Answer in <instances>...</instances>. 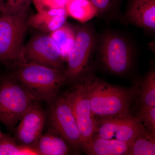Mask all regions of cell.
I'll list each match as a JSON object with an SVG mask.
<instances>
[{
    "mask_svg": "<svg viewBox=\"0 0 155 155\" xmlns=\"http://www.w3.org/2000/svg\"><path fill=\"white\" fill-rule=\"evenodd\" d=\"M133 38L125 32L107 29L97 34L95 55L103 68L119 76L132 70L137 53Z\"/></svg>",
    "mask_w": 155,
    "mask_h": 155,
    "instance_id": "1",
    "label": "cell"
},
{
    "mask_svg": "<svg viewBox=\"0 0 155 155\" xmlns=\"http://www.w3.org/2000/svg\"><path fill=\"white\" fill-rule=\"evenodd\" d=\"M82 77L88 90L92 111L96 118L129 114L131 103L138 92L137 85L131 88H123L87 74Z\"/></svg>",
    "mask_w": 155,
    "mask_h": 155,
    "instance_id": "2",
    "label": "cell"
},
{
    "mask_svg": "<svg viewBox=\"0 0 155 155\" xmlns=\"http://www.w3.org/2000/svg\"><path fill=\"white\" fill-rule=\"evenodd\" d=\"M13 77L38 101L52 102L67 82L64 72L33 63L17 65Z\"/></svg>",
    "mask_w": 155,
    "mask_h": 155,
    "instance_id": "3",
    "label": "cell"
},
{
    "mask_svg": "<svg viewBox=\"0 0 155 155\" xmlns=\"http://www.w3.org/2000/svg\"><path fill=\"white\" fill-rule=\"evenodd\" d=\"M27 12L0 15V61L17 65L24 63L22 53L28 25Z\"/></svg>",
    "mask_w": 155,
    "mask_h": 155,
    "instance_id": "4",
    "label": "cell"
},
{
    "mask_svg": "<svg viewBox=\"0 0 155 155\" xmlns=\"http://www.w3.org/2000/svg\"><path fill=\"white\" fill-rule=\"evenodd\" d=\"M14 77L0 82V122L13 130L26 111L38 104Z\"/></svg>",
    "mask_w": 155,
    "mask_h": 155,
    "instance_id": "5",
    "label": "cell"
},
{
    "mask_svg": "<svg viewBox=\"0 0 155 155\" xmlns=\"http://www.w3.org/2000/svg\"><path fill=\"white\" fill-rule=\"evenodd\" d=\"M75 38L74 45L67 58L64 75L67 81H75L86 75L91 59L95 56L97 34L91 23L74 26Z\"/></svg>",
    "mask_w": 155,
    "mask_h": 155,
    "instance_id": "6",
    "label": "cell"
},
{
    "mask_svg": "<svg viewBox=\"0 0 155 155\" xmlns=\"http://www.w3.org/2000/svg\"><path fill=\"white\" fill-rule=\"evenodd\" d=\"M75 81L65 96L80 132L83 149L94 135L97 119L92 111L88 90L83 77Z\"/></svg>",
    "mask_w": 155,
    "mask_h": 155,
    "instance_id": "7",
    "label": "cell"
},
{
    "mask_svg": "<svg viewBox=\"0 0 155 155\" xmlns=\"http://www.w3.org/2000/svg\"><path fill=\"white\" fill-rule=\"evenodd\" d=\"M140 120L130 114L97 119L94 136L131 143L146 131Z\"/></svg>",
    "mask_w": 155,
    "mask_h": 155,
    "instance_id": "8",
    "label": "cell"
},
{
    "mask_svg": "<svg viewBox=\"0 0 155 155\" xmlns=\"http://www.w3.org/2000/svg\"><path fill=\"white\" fill-rule=\"evenodd\" d=\"M22 56L24 63H36L65 71L64 59L49 34L40 32L31 37L24 45Z\"/></svg>",
    "mask_w": 155,
    "mask_h": 155,
    "instance_id": "9",
    "label": "cell"
},
{
    "mask_svg": "<svg viewBox=\"0 0 155 155\" xmlns=\"http://www.w3.org/2000/svg\"><path fill=\"white\" fill-rule=\"evenodd\" d=\"M52 103L49 114L52 129L73 148H82L80 132L66 96L56 98Z\"/></svg>",
    "mask_w": 155,
    "mask_h": 155,
    "instance_id": "10",
    "label": "cell"
},
{
    "mask_svg": "<svg viewBox=\"0 0 155 155\" xmlns=\"http://www.w3.org/2000/svg\"><path fill=\"white\" fill-rule=\"evenodd\" d=\"M45 121V113L37 104L26 111L16 128L14 139L17 143L33 148L41 136Z\"/></svg>",
    "mask_w": 155,
    "mask_h": 155,
    "instance_id": "11",
    "label": "cell"
},
{
    "mask_svg": "<svg viewBox=\"0 0 155 155\" xmlns=\"http://www.w3.org/2000/svg\"><path fill=\"white\" fill-rule=\"evenodd\" d=\"M122 20L141 28L150 35L155 34V0H126Z\"/></svg>",
    "mask_w": 155,
    "mask_h": 155,
    "instance_id": "12",
    "label": "cell"
},
{
    "mask_svg": "<svg viewBox=\"0 0 155 155\" xmlns=\"http://www.w3.org/2000/svg\"><path fill=\"white\" fill-rule=\"evenodd\" d=\"M68 17L65 8L51 9L31 15L28 17V24L40 32L50 34L64 25Z\"/></svg>",
    "mask_w": 155,
    "mask_h": 155,
    "instance_id": "13",
    "label": "cell"
},
{
    "mask_svg": "<svg viewBox=\"0 0 155 155\" xmlns=\"http://www.w3.org/2000/svg\"><path fill=\"white\" fill-rule=\"evenodd\" d=\"M68 143L51 129L42 134L33 148L39 155H66L69 153Z\"/></svg>",
    "mask_w": 155,
    "mask_h": 155,
    "instance_id": "14",
    "label": "cell"
},
{
    "mask_svg": "<svg viewBox=\"0 0 155 155\" xmlns=\"http://www.w3.org/2000/svg\"><path fill=\"white\" fill-rule=\"evenodd\" d=\"M129 143L94 136L83 148L91 155H127Z\"/></svg>",
    "mask_w": 155,
    "mask_h": 155,
    "instance_id": "15",
    "label": "cell"
},
{
    "mask_svg": "<svg viewBox=\"0 0 155 155\" xmlns=\"http://www.w3.org/2000/svg\"><path fill=\"white\" fill-rule=\"evenodd\" d=\"M68 17L81 23L97 17L96 9L90 0H69L65 7Z\"/></svg>",
    "mask_w": 155,
    "mask_h": 155,
    "instance_id": "16",
    "label": "cell"
},
{
    "mask_svg": "<svg viewBox=\"0 0 155 155\" xmlns=\"http://www.w3.org/2000/svg\"><path fill=\"white\" fill-rule=\"evenodd\" d=\"M49 34L58 45L64 61L65 59L67 60L75 43V32L74 27L66 22L60 28Z\"/></svg>",
    "mask_w": 155,
    "mask_h": 155,
    "instance_id": "17",
    "label": "cell"
},
{
    "mask_svg": "<svg viewBox=\"0 0 155 155\" xmlns=\"http://www.w3.org/2000/svg\"><path fill=\"white\" fill-rule=\"evenodd\" d=\"M96 9L97 17L104 22H115L122 19L121 6L123 0H90Z\"/></svg>",
    "mask_w": 155,
    "mask_h": 155,
    "instance_id": "18",
    "label": "cell"
},
{
    "mask_svg": "<svg viewBox=\"0 0 155 155\" xmlns=\"http://www.w3.org/2000/svg\"><path fill=\"white\" fill-rule=\"evenodd\" d=\"M127 155H155V136L145 131L129 144Z\"/></svg>",
    "mask_w": 155,
    "mask_h": 155,
    "instance_id": "19",
    "label": "cell"
},
{
    "mask_svg": "<svg viewBox=\"0 0 155 155\" xmlns=\"http://www.w3.org/2000/svg\"><path fill=\"white\" fill-rule=\"evenodd\" d=\"M33 148L17 143L10 134L2 132L0 135V155H37Z\"/></svg>",
    "mask_w": 155,
    "mask_h": 155,
    "instance_id": "20",
    "label": "cell"
},
{
    "mask_svg": "<svg viewBox=\"0 0 155 155\" xmlns=\"http://www.w3.org/2000/svg\"><path fill=\"white\" fill-rule=\"evenodd\" d=\"M140 90L142 107H155V71L151 69L145 76Z\"/></svg>",
    "mask_w": 155,
    "mask_h": 155,
    "instance_id": "21",
    "label": "cell"
},
{
    "mask_svg": "<svg viewBox=\"0 0 155 155\" xmlns=\"http://www.w3.org/2000/svg\"><path fill=\"white\" fill-rule=\"evenodd\" d=\"M147 131L155 134V107H142L137 116Z\"/></svg>",
    "mask_w": 155,
    "mask_h": 155,
    "instance_id": "22",
    "label": "cell"
},
{
    "mask_svg": "<svg viewBox=\"0 0 155 155\" xmlns=\"http://www.w3.org/2000/svg\"><path fill=\"white\" fill-rule=\"evenodd\" d=\"M69 0H32L37 12L51 9L65 8Z\"/></svg>",
    "mask_w": 155,
    "mask_h": 155,
    "instance_id": "23",
    "label": "cell"
},
{
    "mask_svg": "<svg viewBox=\"0 0 155 155\" xmlns=\"http://www.w3.org/2000/svg\"><path fill=\"white\" fill-rule=\"evenodd\" d=\"M32 0H8L6 14H16L27 12Z\"/></svg>",
    "mask_w": 155,
    "mask_h": 155,
    "instance_id": "24",
    "label": "cell"
},
{
    "mask_svg": "<svg viewBox=\"0 0 155 155\" xmlns=\"http://www.w3.org/2000/svg\"><path fill=\"white\" fill-rule=\"evenodd\" d=\"M8 0H0V12L6 14Z\"/></svg>",
    "mask_w": 155,
    "mask_h": 155,
    "instance_id": "25",
    "label": "cell"
},
{
    "mask_svg": "<svg viewBox=\"0 0 155 155\" xmlns=\"http://www.w3.org/2000/svg\"><path fill=\"white\" fill-rule=\"evenodd\" d=\"M2 132H1V130H0V135H1V134H2Z\"/></svg>",
    "mask_w": 155,
    "mask_h": 155,
    "instance_id": "26",
    "label": "cell"
}]
</instances>
